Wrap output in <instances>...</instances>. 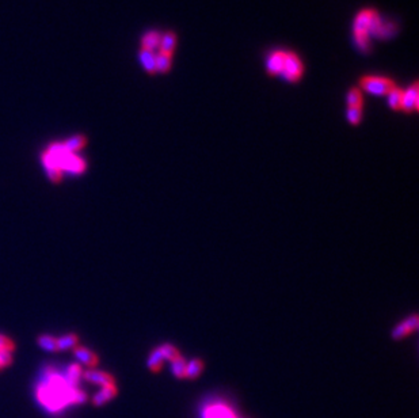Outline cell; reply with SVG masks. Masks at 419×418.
Returning a JSON list of instances; mask_svg holds the SVG:
<instances>
[{
	"label": "cell",
	"instance_id": "1",
	"mask_svg": "<svg viewBox=\"0 0 419 418\" xmlns=\"http://www.w3.org/2000/svg\"><path fill=\"white\" fill-rule=\"evenodd\" d=\"M37 398L45 409L52 413H57L68 405L83 403L87 396L78 387H72L60 373L52 371L38 386Z\"/></svg>",
	"mask_w": 419,
	"mask_h": 418
},
{
	"label": "cell",
	"instance_id": "2",
	"mask_svg": "<svg viewBox=\"0 0 419 418\" xmlns=\"http://www.w3.org/2000/svg\"><path fill=\"white\" fill-rule=\"evenodd\" d=\"M359 86L364 91L378 97L387 95L392 88L396 87L395 82L385 76H363L359 79Z\"/></svg>",
	"mask_w": 419,
	"mask_h": 418
},
{
	"label": "cell",
	"instance_id": "3",
	"mask_svg": "<svg viewBox=\"0 0 419 418\" xmlns=\"http://www.w3.org/2000/svg\"><path fill=\"white\" fill-rule=\"evenodd\" d=\"M302 73H304V64H302L301 59L295 52H287L283 68L279 76L289 83H296L301 79Z\"/></svg>",
	"mask_w": 419,
	"mask_h": 418
},
{
	"label": "cell",
	"instance_id": "4",
	"mask_svg": "<svg viewBox=\"0 0 419 418\" xmlns=\"http://www.w3.org/2000/svg\"><path fill=\"white\" fill-rule=\"evenodd\" d=\"M60 168L61 171H67L69 174L73 175H82L87 168V163L83 158H80L79 155L76 154H71V152H67L63 159H61L60 163Z\"/></svg>",
	"mask_w": 419,
	"mask_h": 418
},
{
	"label": "cell",
	"instance_id": "5",
	"mask_svg": "<svg viewBox=\"0 0 419 418\" xmlns=\"http://www.w3.org/2000/svg\"><path fill=\"white\" fill-rule=\"evenodd\" d=\"M418 106H419V84L418 82H414L410 87L403 90L401 110L407 111V113H414V111L418 110Z\"/></svg>",
	"mask_w": 419,
	"mask_h": 418
},
{
	"label": "cell",
	"instance_id": "6",
	"mask_svg": "<svg viewBox=\"0 0 419 418\" xmlns=\"http://www.w3.org/2000/svg\"><path fill=\"white\" fill-rule=\"evenodd\" d=\"M285 54H287V50H274L269 54L266 60V71L269 75L277 76L281 73L283 63H285Z\"/></svg>",
	"mask_w": 419,
	"mask_h": 418
},
{
	"label": "cell",
	"instance_id": "7",
	"mask_svg": "<svg viewBox=\"0 0 419 418\" xmlns=\"http://www.w3.org/2000/svg\"><path fill=\"white\" fill-rule=\"evenodd\" d=\"M73 356L79 361V364L86 365L88 368H95L99 363L98 356L86 346H76L73 349Z\"/></svg>",
	"mask_w": 419,
	"mask_h": 418
},
{
	"label": "cell",
	"instance_id": "8",
	"mask_svg": "<svg viewBox=\"0 0 419 418\" xmlns=\"http://www.w3.org/2000/svg\"><path fill=\"white\" fill-rule=\"evenodd\" d=\"M82 379H84L88 383L98 384V386H109V384H114V377L107 372L103 371H95V369H88L82 373Z\"/></svg>",
	"mask_w": 419,
	"mask_h": 418
},
{
	"label": "cell",
	"instance_id": "9",
	"mask_svg": "<svg viewBox=\"0 0 419 418\" xmlns=\"http://www.w3.org/2000/svg\"><path fill=\"white\" fill-rule=\"evenodd\" d=\"M117 395V387L116 384H109V386H105V387L101 388V391H98L92 398V403L95 406H102L105 403H107L109 401L114 398Z\"/></svg>",
	"mask_w": 419,
	"mask_h": 418
},
{
	"label": "cell",
	"instance_id": "10",
	"mask_svg": "<svg viewBox=\"0 0 419 418\" xmlns=\"http://www.w3.org/2000/svg\"><path fill=\"white\" fill-rule=\"evenodd\" d=\"M79 335L75 333H67L57 338V352H65V350H73L76 346H79Z\"/></svg>",
	"mask_w": 419,
	"mask_h": 418
},
{
	"label": "cell",
	"instance_id": "11",
	"mask_svg": "<svg viewBox=\"0 0 419 418\" xmlns=\"http://www.w3.org/2000/svg\"><path fill=\"white\" fill-rule=\"evenodd\" d=\"M160 37H162V34L159 31H147L143 35V38H141V49L149 50V52H154L155 49H158L159 45H160Z\"/></svg>",
	"mask_w": 419,
	"mask_h": 418
},
{
	"label": "cell",
	"instance_id": "12",
	"mask_svg": "<svg viewBox=\"0 0 419 418\" xmlns=\"http://www.w3.org/2000/svg\"><path fill=\"white\" fill-rule=\"evenodd\" d=\"M177 42L178 37L174 31H166V33L162 34V37H160V45H159L160 52L173 54L175 50V46H177Z\"/></svg>",
	"mask_w": 419,
	"mask_h": 418
},
{
	"label": "cell",
	"instance_id": "13",
	"mask_svg": "<svg viewBox=\"0 0 419 418\" xmlns=\"http://www.w3.org/2000/svg\"><path fill=\"white\" fill-rule=\"evenodd\" d=\"M416 326H418V318L414 315L411 316L410 319L404 320L403 323H401L397 327H395V330H393L392 334L393 338L395 339L403 338L404 335H407L408 333H411L412 330H415Z\"/></svg>",
	"mask_w": 419,
	"mask_h": 418
},
{
	"label": "cell",
	"instance_id": "14",
	"mask_svg": "<svg viewBox=\"0 0 419 418\" xmlns=\"http://www.w3.org/2000/svg\"><path fill=\"white\" fill-rule=\"evenodd\" d=\"M140 63L143 65L144 71L149 75H154L156 73V65H155V53L154 52H149V50H144L140 49Z\"/></svg>",
	"mask_w": 419,
	"mask_h": 418
},
{
	"label": "cell",
	"instance_id": "15",
	"mask_svg": "<svg viewBox=\"0 0 419 418\" xmlns=\"http://www.w3.org/2000/svg\"><path fill=\"white\" fill-rule=\"evenodd\" d=\"M86 144H87V139H86V136H83V135H76V136H72V137H69V139H67V140L63 143L64 148L68 152H71V154H76L78 151H80L82 148H84Z\"/></svg>",
	"mask_w": 419,
	"mask_h": 418
},
{
	"label": "cell",
	"instance_id": "16",
	"mask_svg": "<svg viewBox=\"0 0 419 418\" xmlns=\"http://www.w3.org/2000/svg\"><path fill=\"white\" fill-rule=\"evenodd\" d=\"M171 64H173V54L163 53V52L155 54L156 72L167 73L171 69Z\"/></svg>",
	"mask_w": 419,
	"mask_h": 418
},
{
	"label": "cell",
	"instance_id": "17",
	"mask_svg": "<svg viewBox=\"0 0 419 418\" xmlns=\"http://www.w3.org/2000/svg\"><path fill=\"white\" fill-rule=\"evenodd\" d=\"M82 373H83V369H82L80 364H71L67 368L64 377L72 387H78V384L82 380Z\"/></svg>",
	"mask_w": 419,
	"mask_h": 418
},
{
	"label": "cell",
	"instance_id": "18",
	"mask_svg": "<svg viewBox=\"0 0 419 418\" xmlns=\"http://www.w3.org/2000/svg\"><path fill=\"white\" fill-rule=\"evenodd\" d=\"M37 345L45 352H57V338L50 334H41L37 338Z\"/></svg>",
	"mask_w": 419,
	"mask_h": 418
},
{
	"label": "cell",
	"instance_id": "19",
	"mask_svg": "<svg viewBox=\"0 0 419 418\" xmlns=\"http://www.w3.org/2000/svg\"><path fill=\"white\" fill-rule=\"evenodd\" d=\"M205 418H235L232 411L223 405H216L205 413Z\"/></svg>",
	"mask_w": 419,
	"mask_h": 418
},
{
	"label": "cell",
	"instance_id": "20",
	"mask_svg": "<svg viewBox=\"0 0 419 418\" xmlns=\"http://www.w3.org/2000/svg\"><path fill=\"white\" fill-rule=\"evenodd\" d=\"M402 94H403V90L399 87L392 88L391 91L387 94V99H388V106L392 109V110H401L402 106Z\"/></svg>",
	"mask_w": 419,
	"mask_h": 418
},
{
	"label": "cell",
	"instance_id": "21",
	"mask_svg": "<svg viewBox=\"0 0 419 418\" xmlns=\"http://www.w3.org/2000/svg\"><path fill=\"white\" fill-rule=\"evenodd\" d=\"M346 102H348L349 107H363V92L357 87H353L349 90L348 95H346Z\"/></svg>",
	"mask_w": 419,
	"mask_h": 418
},
{
	"label": "cell",
	"instance_id": "22",
	"mask_svg": "<svg viewBox=\"0 0 419 418\" xmlns=\"http://www.w3.org/2000/svg\"><path fill=\"white\" fill-rule=\"evenodd\" d=\"M201 371H202V364H201V361L198 360L190 361L189 364H186L185 367V377H192V379H194V377H197L200 375Z\"/></svg>",
	"mask_w": 419,
	"mask_h": 418
},
{
	"label": "cell",
	"instance_id": "23",
	"mask_svg": "<svg viewBox=\"0 0 419 418\" xmlns=\"http://www.w3.org/2000/svg\"><path fill=\"white\" fill-rule=\"evenodd\" d=\"M346 117L351 125H357L363 118V107H349Z\"/></svg>",
	"mask_w": 419,
	"mask_h": 418
},
{
	"label": "cell",
	"instance_id": "24",
	"mask_svg": "<svg viewBox=\"0 0 419 418\" xmlns=\"http://www.w3.org/2000/svg\"><path fill=\"white\" fill-rule=\"evenodd\" d=\"M15 342L12 341L10 337L0 334V352H10V353H12L15 350Z\"/></svg>",
	"mask_w": 419,
	"mask_h": 418
},
{
	"label": "cell",
	"instance_id": "25",
	"mask_svg": "<svg viewBox=\"0 0 419 418\" xmlns=\"http://www.w3.org/2000/svg\"><path fill=\"white\" fill-rule=\"evenodd\" d=\"M163 360H164V358H163L162 353H160V350L156 349L155 352L151 354L149 360H148V367H149L152 371H158V369L160 368V365H162Z\"/></svg>",
	"mask_w": 419,
	"mask_h": 418
},
{
	"label": "cell",
	"instance_id": "26",
	"mask_svg": "<svg viewBox=\"0 0 419 418\" xmlns=\"http://www.w3.org/2000/svg\"><path fill=\"white\" fill-rule=\"evenodd\" d=\"M185 361L179 357H175L173 360V372L175 373V376L178 377H185Z\"/></svg>",
	"mask_w": 419,
	"mask_h": 418
},
{
	"label": "cell",
	"instance_id": "27",
	"mask_svg": "<svg viewBox=\"0 0 419 418\" xmlns=\"http://www.w3.org/2000/svg\"><path fill=\"white\" fill-rule=\"evenodd\" d=\"M45 171H46V175H48V178H49L50 182L60 183L61 181H63V171H61L60 168L50 167V168H45Z\"/></svg>",
	"mask_w": 419,
	"mask_h": 418
},
{
	"label": "cell",
	"instance_id": "28",
	"mask_svg": "<svg viewBox=\"0 0 419 418\" xmlns=\"http://www.w3.org/2000/svg\"><path fill=\"white\" fill-rule=\"evenodd\" d=\"M159 350H160V353H162L163 358H168V360H174L175 357H178L177 356V352H175V349L173 348V346L170 345H163L159 348Z\"/></svg>",
	"mask_w": 419,
	"mask_h": 418
},
{
	"label": "cell",
	"instance_id": "29",
	"mask_svg": "<svg viewBox=\"0 0 419 418\" xmlns=\"http://www.w3.org/2000/svg\"><path fill=\"white\" fill-rule=\"evenodd\" d=\"M12 363V353L10 352H0V371L7 368Z\"/></svg>",
	"mask_w": 419,
	"mask_h": 418
}]
</instances>
